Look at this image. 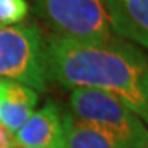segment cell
<instances>
[{
    "label": "cell",
    "instance_id": "cell-1",
    "mask_svg": "<svg viewBox=\"0 0 148 148\" xmlns=\"http://www.w3.org/2000/svg\"><path fill=\"white\" fill-rule=\"evenodd\" d=\"M45 41L50 82L66 89L89 88L112 94L148 125V55L140 47L116 35L103 41L45 35Z\"/></svg>",
    "mask_w": 148,
    "mask_h": 148
},
{
    "label": "cell",
    "instance_id": "cell-2",
    "mask_svg": "<svg viewBox=\"0 0 148 148\" xmlns=\"http://www.w3.org/2000/svg\"><path fill=\"white\" fill-rule=\"evenodd\" d=\"M70 112L107 134L123 148H148V125L112 94L89 88L70 92Z\"/></svg>",
    "mask_w": 148,
    "mask_h": 148
},
{
    "label": "cell",
    "instance_id": "cell-3",
    "mask_svg": "<svg viewBox=\"0 0 148 148\" xmlns=\"http://www.w3.org/2000/svg\"><path fill=\"white\" fill-rule=\"evenodd\" d=\"M0 79L15 80L36 92L47 91V41L38 24L0 27Z\"/></svg>",
    "mask_w": 148,
    "mask_h": 148
},
{
    "label": "cell",
    "instance_id": "cell-4",
    "mask_svg": "<svg viewBox=\"0 0 148 148\" xmlns=\"http://www.w3.org/2000/svg\"><path fill=\"white\" fill-rule=\"evenodd\" d=\"M49 35L76 41H103L113 36L104 0H27Z\"/></svg>",
    "mask_w": 148,
    "mask_h": 148
},
{
    "label": "cell",
    "instance_id": "cell-5",
    "mask_svg": "<svg viewBox=\"0 0 148 148\" xmlns=\"http://www.w3.org/2000/svg\"><path fill=\"white\" fill-rule=\"evenodd\" d=\"M62 109L55 101H47L29 116L14 133L20 148H64Z\"/></svg>",
    "mask_w": 148,
    "mask_h": 148
},
{
    "label": "cell",
    "instance_id": "cell-6",
    "mask_svg": "<svg viewBox=\"0 0 148 148\" xmlns=\"http://www.w3.org/2000/svg\"><path fill=\"white\" fill-rule=\"evenodd\" d=\"M116 36L148 50V0H104Z\"/></svg>",
    "mask_w": 148,
    "mask_h": 148
},
{
    "label": "cell",
    "instance_id": "cell-7",
    "mask_svg": "<svg viewBox=\"0 0 148 148\" xmlns=\"http://www.w3.org/2000/svg\"><path fill=\"white\" fill-rule=\"evenodd\" d=\"M38 92L15 80L0 79V124L15 133L36 109Z\"/></svg>",
    "mask_w": 148,
    "mask_h": 148
},
{
    "label": "cell",
    "instance_id": "cell-8",
    "mask_svg": "<svg viewBox=\"0 0 148 148\" xmlns=\"http://www.w3.org/2000/svg\"><path fill=\"white\" fill-rule=\"evenodd\" d=\"M64 148H123L98 129L76 118L70 110L62 112Z\"/></svg>",
    "mask_w": 148,
    "mask_h": 148
},
{
    "label": "cell",
    "instance_id": "cell-9",
    "mask_svg": "<svg viewBox=\"0 0 148 148\" xmlns=\"http://www.w3.org/2000/svg\"><path fill=\"white\" fill-rule=\"evenodd\" d=\"M27 0H0V27L23 23L29 15Z\"/></svg>",
    "mask_w": 148,
    "mask_h": 148
},
{
    "label": "cell",
    "instance_id": "cell-10",
    "mask_svg": "<svg viewBox=\"0 0 148 148\" xmlns=\"http://www.w3.org/2000/svg\"><path fill=\"white\" fill-rule=\"evenodd\" d=\"M0 148H20L14 138V133L6 130L2 124H0Z\"/></svg>",
    "mask_w": 148,
    "mask_h": 148
},
{
    "label": "cell",
    "instance_id": "cell-11",
    "mask_svg": "<svg viewBox=\"0 0 148 148\" xmlns=\"http://www.w3.org/2000/svg\"><path fill=\"white\" fill-rule=\"evenodd\" d=\"M145 95H147V101H148V76H147V80H145Z\"/></svg>",
    "mask_w": 148,
    "mask_h": 148
}]
</instances>
